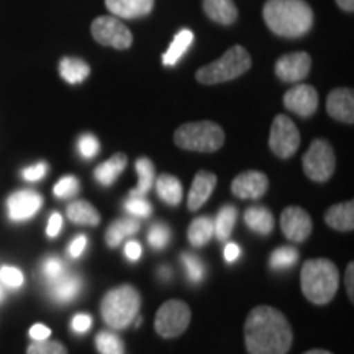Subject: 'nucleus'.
I'll list each match as a JSON object with an SVG mask.
<instances>
[{"label":"nucleus","instance_id":"27","mask_svg":"<svg viewBox=\"0 0 354 354\" xmlns=\"http://www.w3.org/2000/svg\"><path fill=\"white\" fill-rule=\"evenodd\" d=\"M158 196L167 205H179L183 201V184L177 177L171 174H162L156 180Z\"/></svg>","mask_w":354,"mask_h":354},{"label":"nucleus","instance_id":"53","mask_svg":"<svg viewBox=\"0 0 354 354\" xmlns=\"http://www.w3.org/2000/svg\"><path fill=\"white\" fill-rule=\"evenodd\" d=\"M0 300H3V290H2V287H0Z\"/></svg>","mask_w":354,"mask_h":354},{"label":"nucleus","instance_id":"8","mask_svg":"<svg viewBox=\"0 0 354 354\" xmlns=\"http://www.w3.org/2000/svg\"><path fill=\"white\" fill-rule=\"evenodd\" d=\"M190 318L189 305L183 300H169L159 307L156 318H154V328L162 338H177L187 330Z\"/></svg>","mask_w":354,"mask_h":354},{"label":"nucleus","instance_id":"9","mask_svg":"<svg viewBox=\"0 0 354 354\" xmlns=\"http://www.w3.org/2000/svg\"><path fill=\"white\" fill-rule=\"evenodd\" d=\"M91 33L102 46H110L115 50H128L133 44V35L117 17L102 15L91 25Z\"/></svg>","mask_w":354,"mask_h":354},{"label":"nucleus","instance_id":"47","mask_svg":"<svg viewBox=\"0 0 354 354\" xmlns=\"http://www.w3.org/2000/svg\"><path fill=\"white\" fill-rule=\"evenodd\" d=\"M125 254L130 261H138L141 258V245L138 241H128L125 246Z\"/></svg>","mask_w":354,"mask_h":354},{"label":"nucleus","instance_id":"30","mask_svg":"<svg viewBox=\"0 0 354 354\" xmlns=\"http://www.w3.org/2000/svg\"><path fill=\"white\" fill-rule=\"evenodd\" d=\"M238 218V210L236 207L233 205H225L223 209L218 212L216 218L214 221V234L216 240L227 241L230 236H232L234 223H236Z\"/></svg>","mask_w":354,"mask_h":354},{"label":"nucleus","instance_id":"25","mask_svg":"<svg viewBox=\"0 0 354 354\" xmlns=\"http://www.w3.org/2000/svg\"><path fill=\"white\" fill-rule=\"evenodd\" d=\"M194 43V33L190 32L189 28L180 30L179 33L176 35L174 39H172L171 46L167 48V51L162 55V64L166 66H174L183 59L185 51L192 46Z\"/></svg>","mask_w":354,"mask_h":354},{"label":"nucleus","instance_id":"13","mask_svg":"<svg viewBox=\"0 0 354 354\" xmlns=\"http://www.w3.org/2000/svg\"><path fill=\"white\" fill-rule=\"evenodd\" d=\"M284 105L299 117H312L318 109V92L308 84H297L286 92Z\"/></svg>","mask_w":354,"mask_h":354},{"label":"nucleus","instance_id":"35","mask_svg":"<svg viewBox=\"0 0 354 354\" xmlns=\"http://www.w3.org/2000/svg\"><path fill=\"white\" fill-rule=\"evenodd\" d=\"M77 151L84 159H94L100 151V141L92 133H82L77 140Z\"/></svg>","mask_w":354,"mask_h":354},{"label":"nucleus","instance_id":"7","mask_svg":"<svg viewBox=\"0 0 354 354\" xmlns=\"http://www.w3.org/2000/svg\"><path fill=\"white\" fill-rule=\"evenodd\" d=\"M304 172L315 183H326L333 176L336 158L331 145L326 140H315L302 159Z\"/></svg>","mask_w":354,"mask_h":354},{"label":"nucleus","instance_id":"3","mask_svg":"<svg viewBox=\"0 0 354 354\" xmlns=\"http://www.w3.org/2000/svg\"><path fill=\"white\" fill-rule=\"evenodd\" d=\"M304 295L312 304L325 305L333 300L339 286L336 266L328 259H310L300 272Z\"/></svg>","mask_w":354,"mask_h":354},{"label":"nucleus","instance_id":"28","mask_svg":"<svg viewBox=\"0 0 354 354\" xmlns=\"http://www.w3.org/2000/svg\"><path fill=\"white\" fill-rule=\"evenodd\" d=\"M140 230V221L135 218H120L110 225L107 233H105V241L107 246L117 248L127 236H131Z\"/></svg>","mask_w":354,"mask_h":354},{"label":"nucleus","instance_id":"34","mask_svg":"<svg viewBox=\"0 0 354 354\" xmlns=\"http://www.w3.org/2000/svg\"><path fill=\"white\" fill-rule=\"evenodd\" d=\"M183 259V264L185 268V272H187V277L192 282H201L203 276H205V266L201 261V258H197L196 254H190V253H184L180 256Z\"/></svg>","mask_w":354,"mask_h":354},{"label":"nucleus","instance_id":"41","mask_svg":"<svg viewBox=\"0 0 354 354\" xmlns=\"http://www.w3.org/2000/svg\"><path fill=\"white\" fill-rule=\"evenodd\" d=\"M0 282L12 289H19L24 286V272L13 266H2L0 268Z\"/></svg>","mask_w":354,"mask_h":354},{"label":"nucleus","instance_id":"23","mask_svg":"<svg viewBox=\"0 0 354 354\" xmlns=\"http://www.w3.org/2000/svg\"><path fill=\"white\" fill-rule=\"evenodd\" d=\"M59 74L68 84H81L91 74V66L79 57L66 56L59 63Z\"/></svg>","mask_w":354,"mask_h":354},{"label":"nucleus","instance_id":"48","mask_svg":"<svg viewBox=\"0 0 354 354\" xmlns=\"http://www.w3.org/2000/svg\"><path fill=\"white\" fill-rule=\"evenodd\" d=\"M241 251H240V246L234 245V243H228L227 246H225V259L228 261V263H233V261H236L240 258Z\"/></svg>","mask_w":354,"mask_h":354},{"label":"nucleus","instance_id":"33","mask_svg":"<svg viewBox=\"0 0 354 354\" xmlns=\"http://www.w3.org/2000/svg\"><path fill=\"white\" fill-rule=\"evenodd\" d=\"M95 346L100 354H125L123 342L113 331H100L95 336Z\"/></svg>","mask_w":354,"mask_h":354},{"label":"nucleus","instance_id":"1","mask_svg":"<svg viewBox=\"0 0 354 354\" xmlns=\"http://www.w3.org/2000/svg\"><path fill=\"white\" fill-rule=\"evenodd\" d=\"M290 323L271 305L253 308L245 323V342L250 354H287L292 346Z\"/></svg>","mask_w":354,"mask_h":354},{"label":"nucleus","instance_id":"12","mask_svg":"<svg viewBox=\"0 0 354 354\" xmlns=\"http://www.w3.org/2000/svg\"><path fill=\"white\" fill-rule=\"evenodd\" d=\"M43 205V197L30 189L17 190L7 198L8 218L12 221H25L38 214Z\"/></svg>","mask_w":354,"mask_h":354},{"label":"nucleus","instance_id":"50","mask_svg":"<svg viewBox=\"0 0 354 354\" xmlns=\"http://www.w3.org/2000/svg\"><path fill=\"white\" fill-rule=\"evenodd\" d=\"M336 3H338V7L342 8V10L351 13L354 10V0H336Z\"/></svg>","mask_w":354,"mask_h":354},{"label":"nucleus","instance_id":"44","mask_svg":"<svg viewBox=\"0 0 354 354\" xmlns=\"http://www.w3.org/2000/svg\"><path fill=\"white\" fill-rule=\"evenodd\" d=\"M87 240L88 238L86 234H79L77 238H74L73 243L69 245V254L71 258H79L84 253V250L87 248Z\"/></svg>","mask_w":354,"mask_h":354},{"label":"nucleus","instance_id":"17","mask_svg":"<svg viewBox=\"0 0 354 354\" xmlns=\"http://www.w3.org/2000/svg\"><path fill=\"white\" fill-rule=\"evenodd\" d=\"M216 185V176L210 171H198L194 177L192 187H190L187 209L190 212H197L201 207L209 201Z\"/></svg>","mask_w":354,"mask_h":354},{"label":"nucleus","instance_id":"26","mask_svg":"<svg viewBox=\"0 0 354 354\" xmlns=\"http://www.w3.org/2000/svg\"><path fill=\"white\" fill-rule=\"evenodd\" d=\"M68 218L76 225H87V227H97L100 223L99 212L92 203L87 201H76L68 207Z\"/></svg>","mask_w":354,"mask_h":354},{"label":"nucleus","instance_id":"15","mask_svg":"<svg viewBox=\"0 0 354 354\" xmlns=\"http://www.w3.org/2000/svg\"><path fill=\"white\" fill-rule=\"evenodd\" d=\"M269 187V180L264 172L246 171L238 174L232 183V192L243 201H258Z\"/></svg>","mask_w":354,"mask_h":354},{"label":"nucleus","instance_id":"45","mask_svg":"<svg viewBox=\"0 0 354 354\" xmlns=\"http://www.w3.org/2000/svg\"><path fill=\"white\" fill-rule=\"evenodd\" d=\"M61 228H63V216L57 214V212H55V214L50 216V221H48L46 234L50 238H55V236H57V234H59Z\"/></svg>","mask_w":354,"mask_h":354},{"label":"nucleus","instance_id":"36","mask_svg":"<svg viewBox=\"0 0 354 354\" xmlns=\"http://www.w3.org/2000/svg\"><path fill=\"white\" fill-rule=\"evenodd\" d=\"M148 241L154 250H165L171 241V230L167 225L156 223L153 225L151 230L148 233Z\"/></svg>","mask_w":354,"mask_h":354},{"label":"nucleus","instance_id":"51","mask_svg":"<svg viewBox=\"0 0 354 354\" xmlns=\"http://www.w3.org/2000/svg\"><path fill=\"white\" fill-rule=\"evenodd\" d=\"M159 277H161V279H169L171 277L169 266H162V268L159 269Z\"/></svg>","mask_w":354,"mask_h":354},{"label":"nucleus","instance_id":"38","mask_svg":"<svg viewBox=\"0 0 354 354\" xmlns=\"http://www.w3.org/2000/svg\"><path fill=\"white\" fill-rule=\"evenodd\" d=\"M26 354H68V349L59 342L43 339V342H35L33 344H30L28 349H26Z\"/></svg>","mask_w":354,"mask_h":354},{"label":"nucleus","instance_id":"6","mask_svg":"<svg viewBox=\"0 0 354 354\" xmlns=\"http://www.w3.org/2000/svg\"><path fill=\"white\" fill-rule=\"evenodd\" d=\"M251 56L245 48L236 44L232 46L215 63L203 66L197 71L196 79L203 86H215V84L228 82L243 76L251 68Z\"/></svg>","mask_w":354,"mask_h":354},{"label":"nucleus","instance_id":"43","mask_svg":"<svg viewBox=\"0 0 354 354\" xmlns=\"http://www.w3.org/2000/svg\"><path fill=\"white\" fill-rule=\"evenodd\" d=\"M92 326V317L87 313H77L76 317L71 322V328L76 333H86V331Z\"/></svg>","mask_w":354,"mask_h":354},{"label":"nucleus","instance_id":"11","mask_svg":"<svg viewBox=\"0 0 354 354\" xmlns=\"http://www.w3.org/2000/svg\"><path fill=\"white\" fill-rule=\"evenodd\" d=\"M310 68H312V57L308 53H289L277 59L276 76L282 82H300L308 76Z\"/></svg>","mask_w":354,"mask_h":354},{"label":"nucleus","instance_id":"22","mask_svg":"<svg viewBox=\"0 0 354 354\" xmlns=\"http://www.w3.org/2000/svg\"><path fill=\"white\" fill-rule=\"evenodd\" d=\"M127 162H128L127 154L123 153L113 154L112 158H109L107 161H104L100 166L95 167L94 171L95 180L100 185H104V187H109V185H112L115 180L118 179V176H120L123 169L127 167Z\"/></svg>","mask_w":354,"mask_h":354},{"label":"nucleus","instance_id":"14","mask_svg":"<svg viewBox=\"0 0 354 354\" xmlns=\"http://www.w3.org/2000/svg\"><path fill=\"white\" fill-rule=\"evenodd\" d=\"M281 228L287 240L302 243L312 233V218L300 207H287L281 215Z\"/></svg>","mask_w":354,"mask_h":354},{"label":"nucleus","instance_id":"16","mask_svg":"<svg viewBox=\"0 0 354 354\" xmlns=\"http://www.w3.org/2000/svg\"><path fill=\"white\" fill-rule=\"evenodd\" d=\"M326 112L335 120L343 123L354 122V94L351 88H335L326 97Z\"/></svg>","mask_w":354,"mask_h":354},{"label":"nucleus","instance_id":"49","mask_svg":"<svg viewBox=\"0 0 354 354\" xmlns=\"http://www.w3.org/2000/svg\"><path fill=\"white\" fill-rule=\"evenodd\" d=\"M353 272H354V264L349 263L348 268H346V289H348V295L349 299L354 300V289H353Z\"/></svg>","mask_w":354,"mask_h":354},{"label":"nucleus","instance_id":"20","mask_svg":"<svg viewBox=\"0 0 354 354\" xmlns=\"http://www.w3.org/2000/svg\"><path fill=\"white\" fill-rule=\"evenodd\" d=\"M82 281L73 274H63L59 279L50 284L51 297L59 304H68L81 294Z\"/></svg>","mask_w":354,"mask_h":354},{"label":"nucleus","instance_id":"4","mask_svg":"<svg viewBox=\"0 0 354 354\" xmlns=\"http://www.w3.org/2000/svg\"><path fill=\"white\" fill-rule=\"evenodd\" d=\"M140 292L133 286H120L107 292L100 305L104 322L112 330H123L131 325L140 312Z\"/></svg>","mask_w":354,"mask_h":354},{"label":"nucleus","instance_id":"39","mask_svg":"<svg viewBox=\"0 0 354 354\" xmlns=\"http://www.w3.org/2000/svg\"><path fill=\"white\" fill-rule=\"evenodd\" d=\"M79 192V180L74 176H64L55 185V196L57 198H71Z\"/></svg>","mask_w":354,"mask_h":354},{"label":"nucleus","instance_id":"29","mask_svg":"<svg viewBox=\"0 0 354 354\" xmlns=\"http://www.w3.org/2000/svg\"><path fill=\"white\" fill-rule=\"evenodd\" d=\"M135 169L138 172V185L130 192V197H145L154 185V165L151 159L140 158L136 161Z\"/></svg>","mask_w":354,"mask_h":354},{"label":"nucleus","instance_id":"52","mask_svg":"<svg viewBox=\"0 0 354 354\" xmlns=\"http://www.w3.org/2000/svg\"><path fill=\"white\" fill-rule=\"evenodd\" d=\"M305 354H331V353L325 351V349H312V351H307Z\"/></svg>","mask_w":354,"mask_h":354},{"label":"nucleus","instance_id":"46","mask_svg":"<svg viewBox=\"0 0 354 354\" xmlns=\"http://www.w3.org/2000/svg\"><path fill=\"white\" fill-rule=\"evenodd\" d=\"M51 335V330L48 328V326L41 325V323H38V325H33L32 328H30V336L35 339V342H43V339H48Z\"/></svg>","mask_w":354,"mask_h":354},{"label":"nucleus","instance_id":"21","mask_svg":"<svg viewBox=\"0 0 354 354\" xmlns=\"http://www.w3.org/2000/svg\"><path fill=\"white\" fill-rule=\"evenodd\" d=\"M325 221L330 228L338 232H353L354 228V202H343L330 207L325 214Z\"/></svg>","mask_w":354,"mask_h":354},{"label":"nucleus","instance_id":"31","mask_svg":"<svg viewBox=\"0 0 354 354\" xmlns=\"http://www.w3.org/2000/svg\"><path fill=\"white\" fill-rule=\"evenodd\" d=\"M212 236H214V221L209 216H198L190 223L187 238L192 246H205L212 240Z\"/></svg>","mask_w":354,"mask_h":354},{"label":"nucleus","instance_id":"24","mask_svg":"<svg viewBox=\"0 0 354 354\" xmlns=\"http://www.w3.org/2000/svg\"><path fill=\"white\" fill-rule=\"evenodd\" d=\"M245 223L248 228L259 234H269L274 230L272 212L266 207H251L245 212Z\"/></svg>","mask_w":354,"mask_h":354},{"label":"nucleus","instance_id":"37","mask_svg":"<svg viewBox=\"0 0 354 354\" xmlns=\"http://www.w3.org/2000/svg\"><path fill=\"white\" fill-rule=\"evenodd\" d=\"M43 276L46 279L48 284L55 282L56 279H59L63 274H66V268L63 259L57 258V256H48L43 261Z\"/></svg>","mask_w":354,"mask_h":354},{"label":"nucleus","instance_id":"10","mask_svg":"<svg viewBox=\"0 0 354 354\" xmlns=\"http://www.w3.org/2000/svg\"><path fill=\"white\" fill-rule=\"evenodd\" d=\"M300 146V133L295 123L286 115H277L274 118L269 135V148L281 159H289L295 154Z\"/></svg>","mask_w":354,"mask_h":354},{"label":"nucleus","instance_id":"5","mask_svg":"<svg viewBox=\"0 0 354 354\" xmlns=\"http://www.w3.org/2000/svg\"><path fill=\"white\" fill-rule=\"evenodd\" d=\"M174 143L185 151L215 153L225 143V131L210 120L184 123L174 133Z\"/></svg>","mask_w":354,"mask_h":354},{"label":"nucleus","instance_id":"42","mask_svg":"<svg viewBox=\"0 0 354 354\" xmlns=\"http://www.w3.org/2000/svg\"><path fill=\"white\" fill-rule=\"evenodd\" d=\"M46 172L48 165L44 161H39L37 165L25 167V169L21 171V176H24V179L28 180V183H38V180H41L43 177L46 176Z\"/></svg>","mask_w":354,"mask_h":354},{"label":"nucleus","instance_id":"19","mask_svg":"<svg viewBox=\"0 0 354 354\" xmlns=\"http://www.w3.org/2000/svg\"><path fill=\"white\" fill-rule=\"evenodd\" d=\"M203 12L218 25H232L238 19V8L233 0H203Z\"/></svg>","mask_w":354,"mask_h":354},{"label":"nucleus","instance_id":"18","mask_svg":"<svg viewBox=\"0 0 354 354\" xmlns=\"http://www.w3.org/2000/svg\"><path fill=\"white\" fill-rule=\"evenodd\" d=\"M109 12L117 19H140L151 13L154 0H105Z\"/></svg>","mask_w":354,"mask_h":354},{"label":"nucleus","instance_id":"2","mask_svg":"<svg viewBox=\"0 0 354 354\" xmlns=\"http://www.w3.org/2000/svg\"><path fill=\"white\" fill-rule=\"evenodd\" d=\"M263 17L274 35L282 38H300L313 25V12L305 0H268Z\"/></svg>","mask_w":354,"mask_h":354},{"label":"nucleus","instance_id":"32","mask_svg":"<svg viewBox=\"0 0 354 354\" xmlns=\"http://www.w3.org/2000/svg\"><path fill=\"white\" fill-rule=\"evenodd\" d=\"M299 261V251L294 250L290 246H282L277 248L276 251L271 254L269 259V266L274 271H282V269H290L292 266L297 264Z\"/></svg>","mask_w":354,"mask_h":354},{"label":"nucleus","instance_id":"40","mask_svg":"<svg viewBox=\"0 0 354 354\" xmlns=\"http://www.w3.org/2000/svg\"><path fill=\"white\" fill-rule=\"evenodd\" d=\"M125 210L133 216H141L146 218L153 212L151 203L146 202L145 197H130L125 202Z\"/></svg>","mask_w":354,"mask_h":354}]
</instances>
